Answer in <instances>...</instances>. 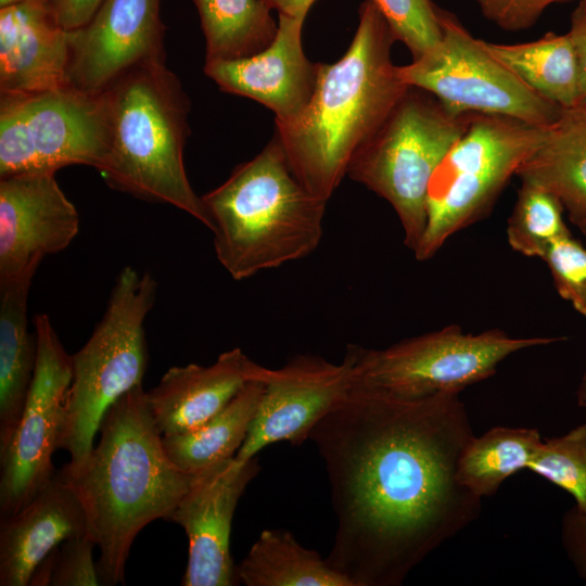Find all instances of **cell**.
Segmentation results:
<instances>
[{"mask_svg": "<svg viewBox=\"0 0 586 586\" xmlns=\"http://www.w3.org/2000/svg\"><path fill=\"white\" fill-rule=\"evenodd\" d=\"M473 435L460 393L403 397L355 379L308 437L337 522L327 562L353 586H398L474 522L482 499L456 477Z\"/></svg>", "mask_w": 586, "mask_h": 586, "instance_id": "1", "label": "cell"}, {"mask_svg": "<svg viewBox=\"0 0 586 586\" xmlns=\"http://www.w3.org/2000/svg\"><path fill=\"white\" fill-rule=\"evenodd\" d=\"M100 441L79 464L60 469L77 492L88 519V536L100 549L101 584L125 581L131 545L144 526L168 520L196 474L168 457L142 384L105 412Z\"/></svg>", "mask_w": 586, "mask_h": 586, "instance_id": "2", "label": "cell"}, {"mask_svg": "<svg viewBox=\"0 0 586 586\" xmlns=\"http://www.w3.org/2000/svg\"><path fill=\"white\" fill-rule=\"evenodd\" d=\"M394 41L380 10L365 0L345 54L333 64L318 63L306 107L292 120L276 123L273 138L293 175L315 196L331 198L353 157L409 90L391 58Z\"/></svg>", "mask_w": 586, "mask_h": 586, "instance_id": "3", "label": "cell"}, {"mask_svg": "<svg viewBox=\"0 0 586 586\" xmlns=\"http://www.w3.org/2000/svg\"><path fill=\"white\" fill-rule=\"evenodd\" d=\"M201 198L216 257L234 280L302 259L320 244L328 201L296 179L276 138Z\"/></svg>", "mask_w": 586, "mask_h": 586, "instance_id": "4", "label": "cell"}, {"mask_svg": "<svg viewBox=\"0 0 586 586\" xmlns=\"http://www.w3.org/2000/svg\"><path fill=\"white\" fill-rule=\"evenodd\" d=\"M109 146L99 170L116 190L173 205L212 230L183 165L190 103L165 61L138 66L103 91Z\"/></svg>", "mask_w": 586, "mask_h": 586, "instance_id": "5", "label": "cell"}, {"mask_svg": "<svg viewBox=\"0 0 586 586\" xmlns=\"http://www.w3.org/2000/svg\"><path fill=\"white\" fill-rule=\"evenodd\" d=\"M150 273L124 267L115 279L104 315L86 344L72 355V381L66 393L58 443L68 463H81L107 409L141 385L146 369L144 320L156 297Z\"/></svg>", "mask_w": 586, "mask_h": 586, "instance_id": "6", "label": "cell"}, {"mask_svg": "<svg viewBox=\"0 0 586 586\" xmlns=\"http://www.w3.org/2000/svg\"><path fill=\"white\" fill-rule=\"evenodd\" d=\"M473 115L454 114L431 93L410 87L351 161L349 178L392 205L412 252L425 230L431 178Z\"/></svg>", "mask_w": 586, "mask_h": 586, "instance_id": "7", "label": "cell"}, {"mask_svg": "<svg viewBox=\"0 0 586 586\" xmlns=\"http://www.w3.org/2000/svg\"><path fill=\"white\" fill-rule=\"evenodd\" d=\"M548 127L501 115H473L431 178L426 226L413 252L417 260L433 257L448 238L492 208L509 179L539 148Z\"/></svg>", "mask_w": 586, "mask_h": 586, "instance_id": "8", "label": "cell"}, {"mask_svg": "<svg viewBox=\"0 0 586 586\" xmlns=\"http://www.w3.org/2000/svg\"><path fill=\"white\" fill-rule=\"evenodd\" d=\"M564 337H514L499 329L464 333L458 324L381 349L351 345L359 383L403 397L461 393L497 371L509 356Z\"/></svg>", "mask_w": 586, "mask_h": 586, "instance_id": "9", "label": "cell"}, {"mask_svg": "<svg viewBox=\"0 0 586 586\" xmlns=\"http://www.w3.org/2000/svg\"><path fill=\"white\" fill-rule=\"evenodd\" d=\"M107 133L104 92L67 85L38 93H0V178L56 173L68 165L100 170Z\"/></svg>", "mask_w": 586, "mask_h": 586, "instance_id": "10", "label": "cell"}, {"mask_svg": "<svg viewBox=\"0 0 586 586\" xmlns=\"http://www.w3.org/2000/svg\"><path fill=\"white\" fill-rule=\"evenodd\" d=\"M440 42L398 66L409 87L434 95L454 114L501 115L550 126L561 106L539 95L496 59L450 12L438 8Z\"/></svg>", "mask_w": 586, "mask_h": 586, "instance_id": "11", "label": "cell"}, {"mask_svg": "<svg viewBox=\"0 0 586 586\" xmlns=\"http://www.w3.org/2000/svg\"><path fill=\"white\" fill-rule=\"evenodd\" d=\"M37 362L28 397L8 445L0 450V519L33 499L54 476L52 455L72 381V355L63 347L50 318L36 315Z\"/></svg>", "mask_w": 586, "mask_h": 586, "instance_id": "12", "label": "cell"}, {"mask_svg": "<svg viewBox=\"0 0 586 586\" xmlns=\"http://www.w3.org/2000/svg\"><path fill=\"white\" fill-rule=\"evenodd\" d=\"M354 380L351 345L340 364L300 355L282 368H267L259 406L235 460L245 462L273 443L303 444L315 425L345 399Z\"/></svg>", "mask_w": 586, "mask_h": 586, "instance_id": "13", "label": "cell"}, {"mask_svg": "<svg viewBox=\"0 0 586 586\" xmlns=\"http://www.w3.org/2000/svg\"><path fill=\"white\" fill-rule=\"evenodd\" d=\"M161 0H103L69 34V85L102 93L127 72L165 61Z\"/></svg>", "mask_w": 586, "mask_h": 586, "instance_id": "14", "label": "cell"}, {"mask_svg": "<svg viewBox=\"0 0 586 586\" xmlns=\"http://www.w3.org/2000/svg\"><path fill=\"white\" fill-rule=\"evenodd\" d=\"M259 471L258 459L235 458L216 463L196 474L168 522L179 524L189 540L183 586H231L238 582L230 552L235 507Z\"/></svg>", "mask_w": 586, "mask_h": 586, "instance_id": "15", "label": "cell"}, {"mask_svg": "<svg viewBox=\"0 0 586 586\" xmlns=\"http://www.w3.org/2000/svg\"><path fill=\"white\" fill-rule=\"evenodd\" d=\"M78 231V212L55 173L0 178V284L35 275L41 260L65 250Z\"/></svg>", "mask_w": 586, "mask_h": 586, "instance_id": "16", "label": "cell"}, {"mask_svg": "<svg viewBox=\"0 0 586 586\" xmlns=\"http://www.w3.org/2000/svg\"><path fill=\"white\" fill-rule=\"evenodd\" d=\"M278 16L276 38L266 49L242 59L205 61L204 73L221 90L262 103L273 112L276 123H285L308 104L318 63H311L303 51L305 20Z\"/></svg>", "mask_w": 586, "mask_h": 586, "instance_id": "17", "label": "cell"}, {"mask_svg": "<svg viewBox=\"0 0 586 586\" xmlns=\"http://www.w3.org/2000/svg\"><path fill=\"white\" fill-rule=\"evenodd\" d=\"M69 34L50 2L0 8V93L26 94L69 85Z\"/></svg>", "mask_w": 586, "mask_h": 586, "instance_id": "18", "label": "cell"}, {"mask_svg": "<svg viewBox=\"0 0 586 586\" xmlns=\"http://www.w3.org/2000/svg\"><path fill=\"white\" fill-rule=\"evenodd\" d=\"M79 536H88L86 510L58 470L23 508L0 519V586H28L38 565L59 545Z\"/></svg>", "mask_w": 586, "mask_h": 586, "instance_id": "19", "label": "cell"}, {"mask_svg": "<svg viewBox=\"0 0 586 586\" xmlns=\"http://www.w3.org/2000/svg\"><path fill=\"white\" fill-rule=\"evenodd\" d=\"M266 367L241 348L220 354L211 366L171 367L145 392L146 403L162 435L190 432L221 411Z\"/></svg>", "mask_w": 586, "mask_h": 586, "instance_id": "20", "label": "cell"}, {"mask_svg": "<svg viewBox=\"0 0 586 586\" xmlns=\"http://www.w3.org/2000/svg\"><path fill=\"white\" fill-rule=\"evenodd\" d=\"M521 181L552 193L582 232L586 230V105L562 107L539 148L520 166Z\"/></svg>", "mask_w": 586, "mask_h": 586, "instance_id": "21", "label": "cell"}, {"mask_svg": "<svg viewBox=\"0 0 586 586\" xmlns=\"http://www.w3.org/2000/svg\"><path fill=\"white\" fill-rule=\"evenodd\" d=\"M33 278L0 284V450L17 426L36 369L37 337L27 319Z\"/></svg>", "mask_w": 586, "mask_h": 586, "instance_id": "22", "label": "cell"}, {"mask_svg": "<svg viewBox=\"0 0 586 586\" xmlns=\"http://www.w3.org/2000/svg\"><path fill=\"white\" fill-rule=\"evenodd\" d=\"M266 369L262 378L250 381L203 425L186 433L162 435L169 459L180 470L196 474L235 457L259 406Z\"/></svg>", "mask_w": 586, "mask_h": 586, "instance_id": "23", "label": "cell"}, {"mask_svg": "<svg viewBox=\"0 0 586 586\" xmlns=\"http://www.w3.org/2000/svg\"><path fill=\"white\" fill-rule=\"evenodd\" d=\"M237 577L245 586H353L284 530H264L237 566Z\"/></svg>", "mask_w": 586, "mask_h": 586, "instance_id": "24", "label": "cell"}, {"mask_svg": "<svg viewBox=\"0 0 586 586\" xmlns=\"http://www.w3.org/2000/svg\"><path fill=\"white\" fill-rule=\"evenodd\" d=\"M484 43L539 95L561 107L579 104L576 61L569 34L548 33L537 40L514 44Z\"/></svg>", "mask_w": 586, "mask_h": 586, "instance_id": "25", "label": "cell"}, {"mask_svg": "<svg viewBox=\"0 0 586 586\" xmlns=\"http://www.w3.org/2000/svg\"><path fill=\"white\" fill-rule=\"evenodd\" d=\"M542 437L537 429L498 425L464 445L457 462L459 484L479 498L493 496L514 473L528 468Z\"/></svg>", "mask_w": 586, "mask_h": 586, "instance_id": "26", "label": "cell"}, {"mask_svg": "<svg viewBox=\"0 0 586 586\" xmlns=\"http://www.w3.org/2000/svg\"><path fill=\"white\" fill-rule=\"evenodd\" d=\"M205 37V61L252 56L276 38L278 25L264 0H193Z\"/></svg>", "mask_w": 586, "mask_h": 586, "instance_id": "27", "label": "cell"}, {"mask_svg": "<svg viewBox=\"0 0 586 586\" xmlns=\"http://www.w3.org/2000/svg\"><path fill=\"white\" fill-rule=\"evenodd\" d=\"M560 201L546 189L522 181L507 225L510 247L526 256L542 259L557 239L571 234Z\"/></svg>", "mask_w": 586, "mask_h": 586, "instance_id": "28", "label": "cell"}, {"mask_svg": "<svg viewBox=\"0 0 586 586\" xmlns=\"http://www.w3.org/2000/svg\"><path fill=\"white\" fill-rule=\"evenodd\" d=\"M527 470L569 493L574 508L586 513V422L542 441Z\"/></svg>", "mask_w": 586, "mask_h": 586, "instance_id": "29", "label": "cell"}, {"mask_svg": "<svg viewBox=\"0 0 586 586\" xmlns=\"http://www.w3.org/2000/svg\"><path fill=\"white\" fill-rule=\"evenodd\" d=\"M396 40L419 59L441 40L438 7L431 0H372Z\"/></svg>", "mask_w": 586, "mask_h": 586, "instance_id": "30", "label": "cell"}, {"mask_svg": "<svg viewBox=\"0 0 586 586\" xmlns=\"http://www.w3.org/2000/svg\"><path fill=\"white\" fill-rule=\"evenodd\" d=\"M95 544L88 536L73 537L59 545L36 569L30 586L102 585L93 562Z\"/></svg>", "mask_w": 586, "mask_h": 586, "instance_id": "31", "label": "cell"}, {"mask_svg": "<svg viewBox=\"0 0 586 586\" xmlns=\"http://www.w3.org/2000/svg\"><path fill=\"white\" fill-rule=\"evenodd\" d=\"M542 259L558 294L586 317V249L571 234L555 240Z\"/></svg>", "mask_w": 586, "mask_h": 586, "instance_id": "32", "label": "cell"}, {"mask_svg": "<svg viewBox=\"0 0 586 586\" xmlns=\"http://www.w3.org/2000/svg\"><path fill=\"white\" fill-rule=\"evenodd\" d=\"M571 0H476L483 16L506 31L532 27L553 3Z\"/></svg>", "mask_w": 586, "mask_h": 586, "instance_id": "33", "label": "cell"}, {"mask_svg": "<svg viewBox=\"0 0 586 586\" xmlns=\"http://www.w3.org/2000/svg\"><path fill=\"white\" fill-rule=\"evenodd\" d=\"M563 549L576 573L586 582V513L572 507L562 518Z\"/></svg>", "mask_w": 586, "mask_h": 586, "instance_id": "34", "label": "cell"}, {"mask_svg": "<svg viewBox=\"0 0 586 586\" xmlns=\"http://www.w3.org/2000/svg\"><path fill=\"white\" fill-rule=\"evenodd\" d=\"M568 34L575 54L579 104L586 105V9L581 3L572 13Z\"/></svg>", "mask_w": 586, "mask_h": 586, "instance_id": "35", "label": "cell"}, {"mask_svg": "<svg viewBox=\"0 0 586 586\" xmlns=\"http://www.w3.org/2000/svg\"><path fill=\"white\" fill-rule=\"evenodd\" d=\"M102 2L103 0H50L59 22L67 30L85 25Z\"/></svg>", "mask_w": 586, "mask_h": 586, "instance_id": "36", "label": "cell"}, {"mask_svg": "<svg viewBox=\"0 0 586 586\" xmlns=\"http://www.w3.org/2000/svg\"><path fill=\"white\" fill-rule=\"evenodd\" d=\"M278 15H286L305 20L309 9L316 0H264Z\"/></svg>", "mask_w": 586, "mask_h": 586, "instance_id": "37", "label": "cell"}, {"mask_svg": "<svg viewBox=\"0 0 586 586\" xmlns=\"http://www.w3.org/2000/svg\"><path fill=\"white\" fill-rule=\"evenodd\" d=\"M583 234L586 237V230L583 231ZM576 400L579 407L586 408V371L583 374L579 385L577 387Z\"/></svg>", "mask_w": 586, "mask_h": 586, "instance_id": "38", "label": "cell"}, {"mask_svg": "<svg viewBox=\"0 0 586 586\" xmlns=\"http://www.w3.org/2000/svg\"><path fill=\"white\" fill-rule=\"evenodd\" d=\"M27 1H46V2H50V0H0V8L11 5V4H15V3H20V2H27Z\"/></svg>", "mask_w": 586, "mask_h": 586, "instance_id": "39", "label": "cell"}, {"mask_svg": "<svg viewBox=\"0 0 586 586\" xmlns=\"http://www.w3.org/2000/svg\"><path fill=\"white\" fill-rule=\"evenodd\" d=\"M579 3L586 9V0H581Z\"/></svg>", "mask_w": 586, "mask_h": 586, "instance_id": "40", "label": "cell"}]
</instances>
